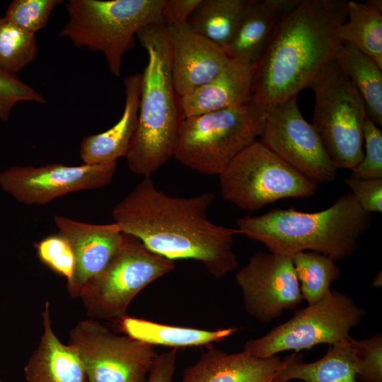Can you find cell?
<instances>
[{"mask_svg": "<svg viewBox=\"0 0 382 382\" xmlns=\"http://www.w3.org/2000/svg\"><path fill=\"white\" fill-rule=\"evenodd\" d=\"M177 350L174 349L157 355L146 382H172Z\"/></svg>", "mask_w": 382, "mask_h": 382, "instance_id": "36", "label": "cell"}, {"mask_svg": "<svg viewBox=\"0 0 382 382\" xmlns=\"http://www.w3.org/2000/svg\"><path fill=\"white\" fill-rule=\"evenodd\" d=\"M357 374L354 352L347 340L329 345L322 358L310 363H305L301 354H291L282 360L276 376L286 382H357Z\"/></svg>", "mask_w": 382, "mask_h": 382, "instance_id": "23", "label": "cell"}, {"mask_svg": "<svg viewBox=\"0 0 382 382\" xmlns=\"http://www.w3.org/2000/svg\"><path fill=\"white\" fill-rule=\"evenodd\" d=\"M164 27L171 52L173 81L180 98L209 82L230 61L224 49L187 23Z\"/></svg>", "mask_w": 382, "mask_h": 382, "instance_id": "16", "label": "cell"}, {"mask_svg": "<svg viewBox=\"0 0 382 382\" xmlns=\"http://www.w3.org/2000/svg\"><path fill=\"white\" fill-rule=\"evenodd\" d=\"M201 0H166L162 10V24L165 26L187 23Z\"/></svg>", "mask_w": 382, "mask_h": 382, "instance_id": "35", "label": "cell"}, {"mask_svg": "<svg viewBox=\"0 0 382 382\" xmlns=\"http://www.w3.org/2000/svg\"><path fill=\"white\" fill-rule=\"evenodd\" d=\"M334 62L350 79L361 97L367 117L382 125V68L370 57L343 42Z\"/></svg>", "mask_w": 382, "mask_h": 382, "instance_id": "24", "label": "cell"}, {"mask_svg": "<svg viewBox=\"0 0 382 382\" xmlns=\"http://www.w3.org/2000/svg\"><path fill=\"white\" fill-rule=\"evenodd\" d=\"M214 198L211 192L170 196L158 189L151 177H144L116 204L112 216L122 233L152 252L173 261H198L219 279L238 267L233 248L239 231L209 219L207 210Z\"/></svg>", "mask_w": 382, "mask_h": 382, "instance_id": "1", "label": "cell"}, {"mask_svg": "<svg viewBox=\"0 0 382 382\" xmlns=\"http://www.w3.org/2000/svg\"><path fill=\"white\" fill-rule=\"evenodd\" d=\"M222 197L245 210L255 211L286 198L313 196L317 184L256 140L219 175Z\"/></svg>", "mask_w": 382, "mask_h": 382, "instance_id": "8", "label": "cell"}, {"mask_svg": "<svg viewBox=\"0 0 382 382\" xmlns=\"http://www.w3.org/2000/svg\"><path fill=\"white\" fill-rule=\"evenodd\" d=\"M54 221L74 256V271L66 281V290L70 296L79 299L116 254L125 234L114 222L93 224L62 216H55Z\"/></svg>", "mask_w": 382, "mask_h": 382, "instance_id": "15", "label": "cell"}, {"mask_svg": "<svg viewBox=\"0 0 382 382\" xmlns=\"http://www.w3.org/2000/svg\"><path fill=\"white\" fill-rule=\"evenodd\" d=\"M282 366L278 355L258 358L243 350L211 348L187 367L180 382H270Z\"/></svg>", "mask_w": 382, "mask_h": 382, "instance_id": "18", "label": "cell"}, {"mask_svg": "<svg viewBox=\"0 0 382 382\" xmlns=\"http://www.w3.org/2000/svg\"><path fill=\"white\" fill-rule=\"evenodd\" d=\"M267 108L253 98L242 105L185 117L173 158L204 175H219L260 137Z\"/></svg>", "mask_w": 382, "mask_h": 382, "instance_id": "5", "label": "cell"}, {"mask_svg": "<svg viewBox=\"0 0 382 382\" xmlns=\"http://www.w3.org/2000/svg\"><path fill=\"white\" fill-rule=\"evenodd\" d=\"M260 141L310 180L328 183L337 169L313 125L303 117L296 97L267 109Z\"/></svg>", "mask_w": 382, "mask_h": 382, "instance_id": "12", "label": "cell"}, {"mask_svg": "<svg viewBox=\"0 0 382 382\" xmlns=\"http://www.w3.org/2000/svg\"><path fill=\"white\" fill-rule=\"evenodd\" d=\"M357 204L367 213L382 212V179H361L349 175L345 180Z\"/></svg>", "mask_w": 382, "mask_h": 382, "instance_id": "34", "label": "cell"}, {"mask_svg": "<svg viewBox=\"0 0 382 382\" xmlns=\"http://www.w3.org/2000/svg\"><path fill=\"white\" fill-rule=\"evenodd\" d=\"M270 382H286L282 378L275 376V377Z\"/></svg>", "mask_w": 382, "mask_h": 382, "instance_id": "38", "label": "cell"}, {"mask_svg": "<svg viewBox=\"0 0 382 382\" xmlns=\"http://www.w3.org/2000/svg\"><path fill=\"white\" fill-rule=\"evenodd\" d=\"M345 0H298L282 17L253 63V98L266 107L297 97L335 58Z\"/></svg>", "mask_w": 382, "mask_h": 382, "instance_id": "2", "label": "cell"}, {"mask_svg": "<svg viewBox=\"0 0 382 382\" xmlns=\"http://www.w3.org/2000/svg\"><path fill=\"white\" fill-rule=\"evenodd\" d=\"M365 151L350 176L361 179H382V132L366 117L364 125Z\"/></svg>", "mask_w": 382, "mask_h": 382, "instance_id": "32", "label": "cell"}, {"mask_svg": "<svg viewBox=\"0 0 382 382\" xmlns=\"http://www.w3.org/2000/svg\"><path fill=\"white\" fill-rule=\"evenodd\" d=\"M298 0H247L238 30L225 50L230 58L254 63L262 54L282 17Z\"/></svg>", "mask_w": 382, "mask_h": 382, "instance_id": "21", "label": "cell"}, {"mask_svg": "<svg viewBox=\"0 0 382 382\" xmlns=\"http://www.w3.org/2000/svg\"><path fill=\"white\" fill-rule=\"evenodd\" d=\"M382 284V276L381 271H380L373 279L372 280V286L374 288L381 287Z\"/></svg>", "mask_w": 382, "mask_h": 382, "instance_id": "37", "label": "cell"}, {"mask_svg": "<svg viewBox=\"0 0 382 382\" xmlns=\"http://www.w3.org/2000/svg\"><path fill=\"white\" fill-rule=\"evenodd\" d=\"M37 52L35 35L0 17V71L16 76L35 59Z\"/></svg>", "mask_w": 382, "mask_h": 382, "instance_id": "28", "label": "cell"}, {"mask_svg": "<svg viewBox=\"0 0 382 382\" xmlns=\"http://www.w3.org/2000/svg\"><path fill=\"white\" fill-rule=\"evenodd\" d=\"M343 42L370 57L382 68V1L347 3V18L339 29Z\"/></svg>", "mask_w": 382, "mask_h": 382, "instance_id": "25", "label": "cell"}, {"mask_svg": "<svg viewBox=\"0 0 382 382\" xmlns=\"http://www.w3.org/2000/svg\"><path fill=\"white\" fill-rule=\"evenodd\" d=\"M373 221L349 192L324 210L303 212L293 207L273 209L237 221L239 233L284 256L312 251L340 261L354 255Z\"/></svg>", "mask_w": 382, "mask_h": 382, "instance_id": "3", "label": "cell"}, {"mask_svg": "<svg viewBox=\"0 0 382 382\" xmlns=\"http://www.w3.org/2000/svg\"><path fill=\"white\" fill-rule=\"evenodd\" d=\"M21 102L45 104L47 100L17 76L0 71V120L8 121L13 108Z\"/></svg>", "mask_w": 382, "mask_h": 382, "instance_id": "33", "label": "cell"}, {"mask_svg": "<svg viewBox=\"0 0 382 382\" xmlns=\"http://www.w3.org/2000/svg\"><path fill=\"white\" fill-rule=\"evenodd\" d=\"M236 280L246 312L262 323L296 309L302 301L299 284L289 256L257 252L236 273Z\"/></svg>", "mask_w": 382, "mask_h": 382, "instance_id": "14", "label": "cell"}, {"mask_svg": "<svg viewBox=\"0 0 382 382\" xmlns=\"http://www.w3.org/2000/svg\"><path fill=\"white\" fill-rule=\"evenodd\" d=\"M354 349L357 366V379L382 382V335L376 333L365 340L348 339Z\"/></svg>", "mask_w": 382, "mask_h": 382, "instance_id": "30", "label": "cell"}, {"mask_svg": "<svg viewBox=\"0 0 382 382\" xmlns=\"http://www.w3.org/2000/svg\"><path fill=\"white\" fill-rule=\"evenodd\" d=\"M0 382H6V381H4L0 380Z\"/></svg>", "mask_w": 382, "mask_h": 382, "instance_id": "39", "label": "cell"}, {"mask_svg": "<svg viewBox=\"0 0 382 382\" xmlns=\"http://www.w3.org/2000/svg\"><path fill=\"white\" fill-rule=\"evenodd\" d=\"M166 0H69L68 21L59 33L78 47L101 52L110 72L121 73L125 54L144 27L162 23Z\"/></svg>", "mask_w": 382, "mask_h": 382, "instance_id": "6", "label": "cell"}, {"mask_svg": "<svg viewBox=\"0 0 382 382\" xmlns=\"http://www.w3.org/2000/svg\"><path fill=\"white\" fill-rule=\"evenodd\" d=\"M39 260L54 272L66 278L72 275L74 256L67 240L57 233L48 236L35 245Z\"/></svg>", "mask_w": 382, "mask_h": 382, "instance_id": "31", "label": "cell"}, {"mask_svg": "<svg viewBox=\"0 0 382 382\" xmlns=\"http://www.w3.org/2000/svg\"><path fill=\"white\" fill-rule=\"evenodd\" d=\"M42 334L24 366L27 382H87L76 349L63 343L52 328L50 304L46 301L41 313Z\"/></svg>", "mask_w": 382, "mask_h": 382, "instance_id": "20", "label": "cell"}, {"mask_svg": "<svg viewBox=\"0 0 382 382\" xmlns=\"http://www.w3.org/2000/svg\"><path fill=\"white\" fill-rule=\"evenodd\" d=\"M299 284L302 299L308 306L322 300L340 270L332 257L316 252L301 251L290 256Z\"/></svg>", "mask_w": 382, "mask_h": 382, "instance_id": "27", "label": "cell"}, {"mask_svg": "<svg viewBox=\"0 0 382 382\" xmlns=\"http://www.w3.org/2000/svg\"><path fill=\"white\" fill-rule=\"evenodd\" d=\"M136 37L147 52L137 129L125 156L129 169L151 177L171 157L184 119L171 72V52L161 23L141 28Z\"/></svg>", "mask_w": 382, "mask_h": 382, "instance_id": "4", "label": "cell"}, {"mask_svg": "<svg viewBox=\"0 0 382 382\" xmlns=\"http://www.w3.org/2000/svg\"><path fill=\"white\" fill-rule=\"evenodd\" d=\"M62 0H13L6 8L5 17L23 30L35 35L47 24Z\"/></svg>", "mask_w": 382, "mask_h": 382, "instance_id": "29", "label": "cell"}, {"mask_svg": "<svg viewBox=\"0 0 382 382\" xmlns=\"http://www.w3.org/2000/svg\"><path fill=\"white\" fill-rule=\"evenodd\" d=\"M68 344L77 352L87 382H146L158 355L154 346L117 335L91 318L70 330Z\"/></svg>", "mask_w": 382, "mask_h": 382, "instance_id": "11", "label": "cell"}, {"mask_svg": "<svg viewBox=\"0 0 382 382\" xmlns=\"http://www.w3.org/2000/svg\"><path fill=\"white\" fill-rule=\"evenodd\" d=\"M116 169L117 163L14 166L0 172V187L21 204L44 205L71 192L104 187L112 181Z\"/></svg>", "mask_w": 382, "mask_h": 382, "instance_id": "13", "label": "cell"}, {"mask_svg": "<svg viewBox=\"0 0 382 382\" xmlns=\"http://www.w3.org/2000/svg\"><path fill=\"white\" fill-rule=\"evenodd\" d=\"M141 80L139 73L126 76L125 103L120 120L106 131L82 139L79 157L83 164H110L127 156L137 126Z\"/></svg>", "mask_w": 382, "mask_h": 382, "instance_id": "19", "label": "cell"}, {"mask_svg": "<svg viewBox=\"0 0 382 382\" xmlns=\"http://www.w3.org/2000/svg\"><path fill=\"white\" fill-rule=\"evenodd\" d=\"M253 98V63L231 58L212 80L180 98L183 117L242 105Z\"/></svg>", "mask_w": 382, "mask_h": 382, "instance_id": "17", "label": "cell"}, {"mask_svg": "<svg viewBox=\"0 0 382 382\" xmlns=\"http://www.w3.org/2000/svg\"><path fill=\"white\" fill-rule=\"evenodd\" d=\"M116 321L120 330L129 337L152 346H164L176 349L208 346L224 340L239 330L236 327L208 330L170 325L127 315Z\"/></svg>", "mask_w": 382, "mask_h": 382, "instance_id": "22", "label": "cell"}, {"mask_svg": "<svg viewBox=\"0 0 382 382\" xmlns=\"http://www.w3.org/2000/svg\"><path fill=\"white\" fill-rule=\"evenodd\" d=\"M247 0H201L187 23L224 50L241 23Z\"/></svg>", "mask_w": 382, "mask_h": 382, "instance_id": "26", "label": "cell"}, {"mask_svg": "<svg viewBox=\"0 0 382 382\" xmlns=\"http://www.w3.org/2000/svg\"><path fill=\"white\" fill-rule=\"evenodd\" d=\"M365 311L347 294L331 291L318 303L297 311L285 323L257 338L246 341L244 351L258 358L279 353L309 349L348 340L351 330L358 325Z\"/></svg>", "mask_w": 382, "mask_h": 382, "instance_id": "9", "label": "cell"}, {"mask_svg": "<svg viewBox=\"0 0 382 382\" xmlns=\"http://www.w3.org/2000/svg\"><path fill=\"white\" fill-rule=\"evenodd\" d=\"M315 96L312 125L336 169L351 170L364 156V125L367 117L356 88L334 62L310 83Z\"/></svg>", "mask_w": 382, "mask_h": 382, "instance_id": "7", "label": "cell"}, {"mask_svg": "<svg viewBox=\"0 0 382 382\" xmlns=\"http://www.w3.org/2000/svg\"><path fill=\"white\" fill-rule=\"evenodd\" d=\"M124 234L116 254L79 297L91 319L117 320L126 316L131 301L143 289L175 267L174 261Z\"/></svg>", "mask_w": 382, "mask_h": 382, "instance_id": "10", "label": "cell"}]
</instances>
